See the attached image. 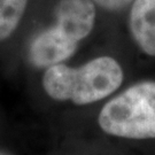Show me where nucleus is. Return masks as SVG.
Here are the masks:
<instances>
[{
  "instance_id": "1",
  "label": "nucleus",
  "mask_w": 155,
  "mask_h": 155,
  "mask_svg": "<svg viewBox=\"0 0 155 155\" xmlns=\"http://www.w3.org/2000/svg\"><path fill=\"white\" fill-rule=\"evenodd\" d=\"M123 82L120 63L110 56H100L79 68L58 63L47 68L43 86L51 98L89 105L115 92Z\"/></svg>"
},
{
  "instance_id": "2",
  "label": "nucleus",
  "mask_w": 155,
  "mask_h": 155,
  "mask_svg": "<svg viewBox=\"0 0 155 155\" xmlns=\"http://www.w3.org/2000/svg\"><path fill=\"white\" fill-rule=\"evenodd\" d=\"M106 133L127 139L155 138V82H140L107 102L99 114Z\"/></svg>"
},
{
  "instance_id": "3",
  "label": "nucleus",
  "mask_w": 155,
  "mask_h": 155,
  "mask_svg": "<svg viewBox=\"0 0 155 155\" xmlns=\"http://www.w3.org/2000/svg\"><path fill=\"white\" fill-rule=\"evenodd\" d=\"M55 16V25L51 28L60 37L78 45L93 29L95 6L92 0H60Z\"/></svg>"
},
{
  "instance_id": "4",
  "label": "nucleus",
  "mask_w": 155,
  "mask_h": 155,
  "mask_svg": "<svg viewBox=\"0 0 155 155\" xmlns=\"http://www.w3.org/2000/svg\"><path fill=\"white\" fill-rule=\"evenodd\" d=\"M77 46L48 28L32 40L29 48V58L32 64L38 68L51 67L70 58L76 52Z\"/></svg>"
},
{
  "instance_id": "5",
  "label": "nucleus",
  "mask_w": 155,
  "mask_h": 155,
  "mask_svg": "<svg viewBox=\"0 0 155 155\" xmlns=\"http://www.w3.org/2000/svg\"><path fill=\"white\" fill-rule=\"evenodd\" d=\"M129 27L140 50L155 56V0L133 1Z\"/></svg>"
},
{
  "instance_id": "6",
  "label": "nucleus",
  "mask_w": 155,
  "mask_h": 155,
  "mask_svg": "<svg viewBox=\"0 0 155 155\" xmlns=\"http://www.w3.org/2000/svg\"><path fill=\"white\" fill-rule=\"evenodd\" d=\"M29 0H0V41L7 39L21 22Z\"/></svg>"
},
{
  "instance_id": "7",
  "label": "nucleus",
  "mask_w": 155,
  "mask_h": 155,
  "mask_svg": "<svg viewBox=\"0 0 155 155\" xmlns=\"http://www.w3.org/2000/svg\"><path fill=\"white\" fill-rule=\"evenodd\" d=\"M92 1L106 11L114 12L127 7L132 0H92Z\"/></svg>"
},
{
  "instance_id": "8",
  "label": "nucleus",
  "mask_w": 155,
  "mask_h": 155,
  "mask_svg": "<svg viewBox=\"0 0 155 155\" xmlns=\"http://www.w3.org/2000/svg\"><path fill=\"white\" fill-rule=\"evenodd\" d=\"M0 155H1V154H0Z\"/></svg>"
}]
</instances>
